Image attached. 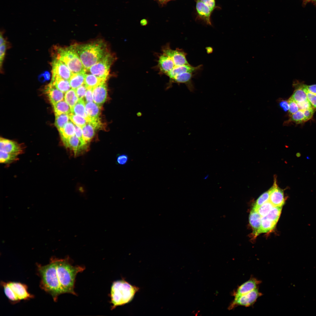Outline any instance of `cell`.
I'll use <instances>...</instances> for the list:
<instances>
[{
  "label": "cell",
  "mask_w": 316,
  "mask_h": 316,
  "mask_svg": "<svg viewBox=\"0 0 316 316\" xmlns=\"http://www.w3.org/2000/svg\"><path fill=\"white\" fill-rule=\"evenodd\" d=\"M85 269L84 267L73 266L68 256L64 259L53 257L44 269L43 281L49 291L55 296L64 293L76 295L74 291L77 274Z\"/></svg>",
  "instance_id": "6da1fadb"
},
{
  "label": "cell",
  "mask_w": 316,
  "mask_h": 316,
  "mask_svg": "<svg viewBox=\"0 0 316 316\" xmlns=\"http://www.w3.org/2000/svg\"><path fill=\"white\" fill-rule=\"evenodd\" d=\"M73 45L86 71L108 52L105 44L101 40Z\"/></svg>",
  "instance_id": "7a4b0ae2"
},
{
  "label": "cell",
  "mask_w": 316,
  "mask_h": 316,
  "mask_svg": "<svg viewBox=\"0 0 316 316\" xmlns=\"http://www.w3.org/2000/svg\"><path fill=\"white\" fill-rule=\"evenodd\" d=\"M139 288L124 279L114 281L111 287L110 296L113 310L130 302Z\"/></svg>",
  "instance_id": "3957f363"
},
{
  "label": "cell",
  "mask_w": 316,
  "mask_h": 316,
  "mask_svg": "<svg viewBox=\"0 0 316 316\" xmlns=\"http://www.w3.org/2000/svg\"><path fill=\"white\" fill-rule=\"evenodd\" d=\"M53 57L63 62L73 73L86 71L73 45L66 47H56Z\"/></svg>",
  "instance_id": "277c9868"
},
{
  "label": "cell",
  "mask_w": 316,
  "mask_h": 316,
  "mask_svg": "<svg viewBox=\"0 0 316 316\" xmlns=\"http://www.w3.org/2000/svg\"><path fill=\"white\" fill-rule=\"evenodd\" d=\"M0 284L5 296L12 304L21 300H28L35 297L28 292V286L25 284L17 281H1Z\"/></svg>",
  "instance_id": "5b68a950"
},
{
  "label": "cell",
  "mask_w": 316,
  "mask_h": 316,
  "mask_svg": "<svg viewBox=\"0 0 316 316\" xmlns=\"http://www.w3.org/2000/svg\"><path fill=\"white\" fill-rule=\"evenodd\" d=\"M114 59L112 55L108 52L100 60L90 67L87 71L89 72L90 73L99 78L107 80L109 75L110 66Z\"/></svg>",
  "instance_id": "8992f818"
},
{
  "label": "cell",
  "mask_w": 316,
  "mask_h": 316,
  "mask_svg": "<svg viewBox=\"0 0 316 316\" xmlns=\"http://www.w3.org/2000/svg\"><path fill=\"white\" fill-rule=\"evenodd\" d=\"M262 295L259 292L258 288L247 293L240 296L234 297L229 307V310L232 309L239 306L248 307L255 303L257 299Z\"/></svg>",
  "instance_id": "52a82bcc"
},
{
  "label": "cell",
  "mask_w": 316,
  "mask_h": 316,
  "mask_svg": "<svg viewBox=\"0 0 316 316\" xmlns=\"http://www.w3.org/2000/svg\"><path fill=\"white\" fill-rule=\"evenodd\" d=\"M61 139L65 147L72 151L75 156L87 151L88 148V145L83 143L75 135Z\"/></svg>",
  "instance_id": "ba28073f"
},
{
  "label": "cell",
  "mask_w": 316,
  "mask_h": 316,
  "mask_svg": "<svg viewBox=\"0 0 316 316\" xmlns=\"http://www.w3.org/2000/svg\"><path fill=\"white\" fill-rule=\"evenodd\" d=\"M162 51V53L171 58L174 62L175 67L190 65L186 57L187 54L181 49H178L173 50L168 45L164 47Z\"/></svg>",
  "instance_id": "9c48e42d"
},
{
  "label": "cell",
  "mask_w": 316,
  "mask_h": 316,
  "mask_svg": "<svg viewBox=\"0 0 316 316\" xmlns=\"http://www.w3.org/2000/svg\"><path fill=\"white\" fill-rule=\"evenodd\" d=\"M0 151L18 157L23 152L20 145L16 142L2 138H0Z\"/></svg>",
  "instance_id": "30bf717a"
},
{
  "label": "cell",
  "mask_w": 316,
  "mask_h": 316,
  "mask_svg": "<svg viewBox=\"0 0 316 316\" xmlns=\"http://www.w3.org/2000/svg\"><path fill=\"white\" fill-rule=\"evenodd\" d=\"M52 76L59 77L69 80L73 73L62 61L54 58L51 62Z\"/></svg>",
  "instance_id": "8fae6325"
},
{
  "label": "cell",
  "mask_w": 316,
  "mask_h": 316,
  "mask_svg": "<svg viewBox=\"0 0 316 316\" xmlns=\"http://www.w3.org/2000/svg\"><path fill=\"white\" fill-rule=\"evenodd\" d=\"M269 190V201L274 207H282L285 202L284 191L278 185L276 177H274L273 185Z\"/></svg>",
  "instance_id": "7c38bea8"
},
{
  "label": "cell",
  "mask_w": 316,
  "mask_h": 316,
  "mask_svg": "<svg viewBox=\"0 0 316 316\" xmlns=\"http://www.w3.org/2000/svg\"><path fill=\"white\" fill-rule=\"evenodd\" d=\"M85 107L90 119L89 122L99 125L102 124L100 118L101 106L92 102H85Z\"/></svg>",
  "instance_id": "4fadbf2b"
},
{
  "label": "cell",
  "mask_w": 316,
  "mask_h": 316,
  "mask_svg": "<svg viewBox=\"0 0 316 316\" xmlns=\"http://www.w3.org/2000/svg\"><path fill=\"white\" fill-rule=\"evenodd\" d=\"M261 282L260 280L251 276L248 280L238 287L234 292L233 295L236 297L248 293L257 288Z\"/></svg>",
  "instance_id": "5bb4252c"
},
{
  "label": "cell",
  "mask_w": 316,
  "mask_h": 316,
  "mask_svg": "<svg viewBox=\"0 0 316 316\" xmlns=\"http://www.w3.org/2000/svg\"><path fill=\"white\" fill-rule=\"evenodd\" d=\"M44 92L52 105L64 99V93L57 89L51 83L45 87Z\"/></svg>",
  "instance_id": "9a60e30c"
},
{
  "label": "cell",
  "mask_w": 316,
  "mask_h": 316,
  "mask_svg": "<svg viewBox=\"0 0 316 316\" xmlns=\"http://www.w3.org/2000/svg\"><path fill=\"white\" fill-rule=\"evenodd\" d=\"M107 96V88L106 82L102 83L93 89L94 102L101 106L105 102Z\"/></svg>",
  "instance_id": "2e32d148"
},
{
  "label": "cell",
  "mask_w": 316,
  "mask_h": 316,
  "mask_svg": "<svg viewBox=\"0 0 316 316\" xmlns=\"http://www.w3.org/2000/svg\"><path fill=\"white\" fill-rule=\"evenodd\" d=\"M196 8L199 17L208 25H211L210 16L213 11L199 0H197Z\"/></svg>",
  "instance_id": "e0dca14e"
},
{
  "label": "cell",
  "mask_w": 316,
  "mask_h": 316,
  "mask_svg": "<svg viewBox=\"0 0 316 316\" xmlns=\"http://www.w3.org/2000/svg\"><path fill=\"white\" fill-rule=\"evenodd\" d=\"M158 66L160 71L167 75L174 67L175 65L171 58L162 53L159 57Z\"/></svg>",
  "instance_id": "ac0fdd59"
},
{
  "label": "cell",
  "mask_w": 316,
  "mask_h": 316,
  "mask_svg": "<svg viewBox=\"0 0 316 316\" xmlns=\"http://www.w3.org/2000/svg\"><path fill=\"white\" fill-rule=\"evenodd\" d=\"M202 66L199 65L196 67L192 66L190 65H183L174 67L167 75L169 78L171 82L176 76L183 73L192 72L194 73L199 70L201 68Z\"/></svg>",
  "instance_id": "d6986e66"
},
{
  "label": "cell",
  "mask_w": 316,
  "mask_h": 316,
  "mask_svg": "<svg viewBox=\"0 0 316 316\" xmlns=\"http://www.w3.org/2000/svg\"><path fill=\"white\" fill-rule=\"evenodd\" d=\"M193 73L188 72L182 73L175 77L171 82L184 84L190 91L193 92L195 89L192 81L194 76Z\"/></svg>",
  "instance_id": "ffe728a7"
},
{
  "label": "cell",
  "mask_w": 316,
  "mask_h": 316,
  "mask_svg": "<svg viewBox=\"0 0 316 316\" xmlns=\"http://www.w3.org/2000/svg\"><path fill=\"white\" fill-rule=\"evenodd\" d=\"M304 84L298 81L295 82L293 84L295 89L290 97L297 103L308 99L304 90Z\"/></svg>",
  "instance_id": "44dd1931"
},
{
  "label": "cell",
  "mask_w": 316,
  "mask_h": 316,
  "mask_svg": "<svg viewBox=\"0 0 316 316\" xmlns=\"http://www.w3.org/2000/svg\"><path fill=\"white\" fill-rule=\"evenodd\" d=\"M262 217L257 211L252 209L249 215V221L253 230V233L255 236L259 234Z\"/></svg>",
  "instance_id": "7402d4cb"
},
{
  "label": "cell",
  "mask_w": 316,
  "mask_h": 316,
  "mask_svg": "<svg viewBox=\"0 0 316 316\" xmlns=\"http://www.w3.org/2000/svg\"><path fill=\"white\" fill-rule=\"evenodd\" d=\"M57 89L65 93L71 89L69 81L56 76H52L50 82Z\"/></svg>",
  "instance_id": "603a6c76"
},
{
  "label": "cell",
  "mask_w": 316,
  "mask_h": 316,
  "mask_svg": "<svg viewBox=\"0 0 316 316\" xmlns=\"http://www.w3.org/2000/svg\"><path fill=\"white\" fill-rule=\"evenodd\" d=\"M82 129L83 138L87 143L93 138L96 130L98 129L95 125L90 122H88Z\"/></svg>",
  "instance_id": "cb8c5ba5"
},
{
  "label": "cell",
  "mask_w": 316,
  "mask_h": 316,
  "mask_svg": "<svg viewBox=\"0 0 316 316\" xmlns=\"http://www.w3.org/2000/svg\"><path fill=\"white\" fill-rule=\"evenodd\" d=\"M71 111L73 114L85 118L89 122L90 119L86 110L85 102L84 99H79L71 109Z\"/></svg>",
  "instance_id": "d4e9b609"
},
{
  "label": "cell",
  "mask_w": 316,
  "mask_h": 316,
  "mask_svg": "<svg viewBox=\"0 0 316 316\" xmlns=\"http://www.w3.org/2000/svg\"><path fill=\"white\" fill-rule=\"evenodd\" d=\"M86 72L72 74L69 80L71 88L75 90L84 84Z\"/></svg>",
  "instance_id": "484cf974"
},
{
  "label": "cell",
  "mask_w": 316,
  "mask_h": 316,
  "mask_svg": "<svg viewBox=\"0 0 316 316\" xmlns=\"http://www.w3.org/2000/svg\"><path fill=\"white\" fill-rule=\"evenodd\" d=\"M106 80L91 73H86L84 84L87 88H93Z\"/></svg>",
  "instance_id": "4316f807"
},
{
  "label": "cell",
  "mask_w": 316,
  "mask_h": 316,
  "mask_svg": "<svg viewBox=\"0 0 316 316\" xmlns=\"http://www.w3.org/2000/svg\"><path fill=\"white\" fill-rule=\"evenodd\" d=\"M52 106L55 116L63 114H69L71 113L70 107L64 100L58 102Z\"/></svg>",
  "instance_id": "83f0119b"
},
{
  "label": "cell",
  "mask_w": 316,
  "mask_h": 316,
  "mask_svg": "<svg viewBox=\"0 0 316 316\" xmlns=\"http://www.w3.org/2000/svg\"><path fill=\"white\" fill-rule=\"evenodd\" d=\"M61 138H67L75 135L74 123L69 121L62 128L59 130Z\"/></svg>",
  "instance_id": "f1b7e54d"
},
{
  "label": "cell",
  "mask_w": 316,
  "mask_h": 316,
  "mask_svg": "<svg viewBox=\"0 0 316 316\" xmlns=\"http://www.w3.org/2000/svg\"><path fill=\"white\" fill-rule=\"evenodd\" d=\"M78 99L75 89L71 88L65 93L64 100L69 105L71 109Z\"/></svg>",
  "instance_id": "f546056e"
},
{
  "label": "cell",
  "mask_w": 316,
  "mask_h": 316,
  "mask_svg": "<svg viewBox=\"0 0 316 316\" xmlns=\"http://www.w3.org/2000/svg\"><path fill=\"white\" fill-rule=\"evenodd\" d=\"M276 223L269 220L265 217H262L259 234L266 233L272 230L275 227Z\"/></svg>",
  "instance_id": "4dcf8cb0"
},
{
  "label": "cell",
  "mask_w": 316,
  "mask_h": 316,
  "mask_svg": "<svg viewBox=\"0 0 316 316\" xmlns=\"http://www.w3.org/2000/svg\"><path fill=\"white\" fill-rule=\"evenodd\" d=\"M55 116L54 125L58 130L63 128L69 121V114H63Z\"/></svg>",
  "instance_id": "1f68e13d"
},
{
  "label": "cell",
  "mask_w": 316,
  "mask_h": 316,
  "mask_svg": "<svg viewBox=\"0 0 316 316\" xmlns=\"http://www.w3.org/2000/svg\"><path fill=\"white\" fill-rule=\"evenodd\" d=\"M282 207H274L265 216L269 220L277 222L280 216Z\"/></svg>",
  "instance_id": "d6a6232c"
},
{
  "label": "cell",
  "mask_w": 316,
  "mask_h": 316,
  "mask_svg": "<svg viewBox=\"0 0 316 316\" xmlns=\"http://www.w3.org/2000/svg\"><path fill=\"white\" fill-rule=\"evenodd\" d=\"M69 116L71 121L75 125L81 128L89 122L85 118L71 113L69 114Z\"/></svg>",
  "instance_id": "836d02e7"
},
{
  "label": "cell",
  "mask_w": 316,
  "mask_h": 316,
  "mask_svg": "<svg viewBox=\"0 0 316 316\" xmlns=\"http://www.w3.org/2000/svg\"><path fill=\"white\" fill-rule=\"evenodd\" d=\"M269 191H267L262 194L257 200L255 203L253 209L257 211L259 207L265 202L269 200Z\"/></svg>",
  "instance_id": "e575fe53"
},
{
  "label": "cell",
  "mask_w": 316,
  "mask_h": 316,
  "mask_svg": "<svg viewBox=\"0 0 316 316\" xmlns=\"http://www.w3.org/2000/svg\"><path fill=\"white\" fill-rule=\"evenodd\" d=\"M274 207L272 204L268 200L261 205L257 211L262 217H263L266 216Z\"/></svg>",
  "instance_id": "d590c367"
},
{
  "label": "cell",
  "mask_w": 316,
  "mask_h": 316,
  "mask_svg": "<svg viewBox=\"0 0 316 316\" xmlns=\"http://www.w3.org/2000/svg\"><path fill=\"white\" fill-rule=\"evenodd\" d=\"M290 121L299 124L305 122L303 111L299 110L296 113L291 115Z\"/></svg>",
  "instance_id": "8d00e7d4"
},
{
  "label": "cell",
  "mask_w": 316,
  "mask_h": 316,
  "mask_svg": "<svg viewBox=\"0 0 316 316\" xmlns=\"http://www.w3.org/2000/svg\"><path fill=\"white\" fill-rule=\"evenodd\" d=\"M288 101L289 105L288 111L290 115H291L299 110L297 103L292 98L290 97Z\"/></svg>",
  "instance_id": "74e56055"
},
{
  "label": "cell",
  "mask_w": 316,
  "mask_h": 316,
  "mask_svg": "<svg viewBox=\"0 0 316 316\" xmlns=\"http://www.w3.org/2000/svg\"><path fill=\"white\" fill-rule=\"evenodd\" d=\"M75 90L79 99H83L87 90V88L85 84L78 87Z\"/></svg>",
  "instance_id": "f35d334b"
},
{
  "label": "cell",
  "mask_w": 316,
  "mask_h": 316,
  "mask_svg": "<svg viewBox=\"0 0 316 316\" xmlns=\"http://www.w3.org/2000/svg\"><path fill=\"white\" fill-rule=\"evenodd\" d=\"M297 104L299 110L302 111L313 108L308 99Z\"/></svg>",
  "instance_id": "ab89813d"
},
{
  "label": "cell",
  "mask_w": 316,
  "mask_h": 316,
  "mask_svg": "<svg viewBox=\"0 0 316 316\" xmlns=\"http://www.w3.org/2000/svg\"><path fill=\"white\" fill-rule=\"evenodd\" d=\"M304 90L306 94L307 98L313 107L316 108V94L311 93L307 91L304 87Z\"/></svg>",
  "instance_id": "60d3db41"
},
{
  "label": "cell",
  "mask_w": 316,
  "mask_h": 316,
  "mask_svg": "<svg viewBox=\"0 0 316 316\" xmlns=\"http://www.w3.org/2000/svg\"><path fill=\"white\" fill-rule=\"evenodd\" d=\"M303 111L306 122L312 118L315 111L314 108H312L303 110Z\"/></svg>",
  "instance_id": "b9f144b4"
},
{
  "label": "cell",
  "mask_w": 316,
  "mask_h": 316,
  "mask_svg": "<svg viewBox=\"0 0 316 316\" xmlns=\"http://www.w3.org/2000/svg\"><path fill=\"white\" fill-rule=\"evenodd\" d=\"M93 88H87V90L84 98L85 102H94L93 96Z\"/></svg>",
  "instance_id": "7bdbcfd3"
},
{
  "label": "cell",
  "mask_w": 316,
  "mask_h": 316,
  "mask_svg": "<svg viewBox=\"0 0 316 316\" xmlns=\"http://www.w3.org/2000/svg\"><path fill=\"white\" fill-rule=\"evenodd\" d=\"M75 135L79 138L82 142L88 145L84 140L83 137V132L82 128L75 125Z\"/></svg>",
  "instance_id": "ee69618b"
},
{
  "label": "cell",
  "mask_w": 316,
  "mask_h": 316,
  "mask_svg": "<svg viewBox=\"0 0 316 316\" xmlns=\"http://www.w3.org/2000/svg\"><path fill=\"white\" fill-rule=\"evenodd\" d=\"M6 48V43L0 45V64L1 68L4 59Z\"/></svg>",
  "instance_id": "f6af8a7d"
},
{
  "label": "cell",
  "mask_w": 316,
  "mask_h": 316,
  "mask_svg": "<svg viewBox=\"0 0 316 316\" xmlns=\"http://www.w3.org/2000/svg\"><path fill=\"white\" fill-rule=\"evenodd\" d=\"M209 7L213 11L216 8L215 0H199Z\"/></svg>",
  "instance_id": "bcb514c9"
},
{
  "label": "cell",
  "mask_w": 316,
  "mask_h": 316,
  "mask_svg": "<svg viewBox=\"0 0 316 316\" xmlns=\"http://www.w3.org/2000/svg\"><path fill=\"white\" fill-rule=\"evenodd\" d=\"M127 160V157L125 154H121L119 155L117 159V163L121 165H123L126 164Z\"/></svg>",
  "instance_id": "7dc6e473"
},
{
  "label": "cell",
  "mask_w": 316,
  "mask_h": 316,
  "mask_svg": "<svg viewBox=\"0 0 316 316\" xmlns=\"http://www.w3.org/2000/svg\"><path fill=\"white\" fill-rule=\"evenodd\" d=\"M304 88L308 92L316 94V84L308 85L304 84Z\"/></svg>",
  "instance_id": "c3c4849f"
},
{
  "label": "cell",
  "mask_w": 316,
  "mask_h": 316,
  "mask_svg": "<svg viewBox=\"0 0 316 316\" xmlns=\"http://www.w3.org/2000/svg\"><path fill=\"white\" fill-rule=\"evenodd\" d=\"M280 106L283 110L286 111L289 110V105L288 101L283 100L280 103Z\"/></svg>",
  "instance_id": "681fc988"
},
{
  "label": "cell",
  "mask_w": 316,
  "mask_h": 316,
  "mask_svg": "<svg viewBox=\"0 0 316 316\" xmlns=\"http://www.w3.org/2000/svg\"><path fill=\"white\" fill-rule=\"evenodd\" d=\"M43 73L44 76L46 80H49L50 78V73L48 71H44Z\"/></svg>",
  "instance_id": "f907efd6"
},
{
  "label": "cell",
  "mask_w": 316,
  "mask_h": 316,
  "mask_svg": "<svg viewBox=\"0 0 316 316\" xmlns=\"http://www.w3.org/2000/svg\"><path fill=\"white\" fill-rule=\"evenodd\" d=\"M38 78L40 81L41 82H44L46 80V79H45L43 73H41L39 75V76H38Z\"/></svg>",
  "instance_id": "816d5d0a"
},
{
  "label": "cell",
  "mask_w": 316,
  "mask_h": 316,
  "mask_svg": "<svg viewBox=\"0 0 316 316\" xmlns=\"http://www.w3.org/2000/svg\"><path fill=\"white\" fill-rule=\"evenodd\" d=\"M0 45H1L5 44L6 43V41L4 38L1 33L0 34Z\"/></svg>",
  "instance_id": "f5cc1de1"
},
{
  "label": "cell",
  "mask_w": 316,
  "mask_h": 316,
  "mask_svg": "<svg viewBox=\"0 0 316 316\" xmlns=\"http://www.w3.org/2000/svg\"><path fill=\"white\" fill-rule=\"evenodd\" d=\"M209 176L208 174H206L203 178V179L205 180L209 178Z\"/></svg>",
  "instance_id": "db71d44e"
},
{
  "label": "cell",
  "mask_w": 316,
  "mask_h": 316,
  "mask_svg": "<svg viewBox=\"0 0 316 316\" xmlns=\"http://www.w3.org/2000/svg\"><path fill=\"white\" fill-rule=\"evenodd\" d=\"M306 0L307 1H315V0Z\"/></svg>",
  "instance_id": "11a10c76"
}]
</instances>
